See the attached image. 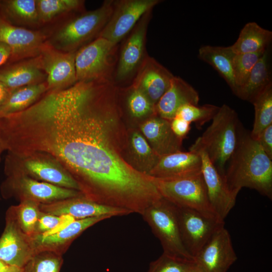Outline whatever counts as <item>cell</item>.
Segmentation results:
<instances>
[{
  "mask_svg": "<svg viewBox=\"0 0 272 272\" xmlns=\"http://www.w3.org/2000/svg\"><path fill=\"white\" fill-rule=\"evenodd\" d=\"M119 95L108 90L49 113L35 148L58 162L87 198L142 215L162 196L154 178L126 160L128 132Z\"/></svg>",
  "mask_w": 272,
  "mask_h": 272,
  "instance_id": "6da1fadb",
  "label": "cell"
},
{
  "mask_svg": "<svg viewBox=\"0 0 272 272\" xmlns=\"http://www.w3.org/2000/svg\"><path fill=\"white\" fill-rule=\"evenodd\" d=\"M224 177L235 196L244 187L272 198V160L242 125L236 148L228 161Z\"/></svg>",
  "mask_w": 272,
  "mask_h": 272,
  "instance_id": "7a4b0ae2",
  "label": "cell"
},
{
  "mask_svg": "<svg viewBox=\"0 0 272 272\" xmlns=\"http://www.w3.org/2000/svg\"><path fill=\"white\" fill-rule=\"evenodd\" d=\"M241 125L237 112L223 104L219 107L210 125L189 147V151L205 152L212 163L224 176L226 165L236 148Z\"/></svg>",
  "mask_w": 272,
  "mask_h": 272,
  "instance_id": "3957f363",
  "label": "cell"
},
{
  "mask_svg": "<svg viewBox=\"0 0 272 272\" xmlns=\"http://www.w3.org/2000/svg\"><path fill=\"white\" fill-rule=\"evenodd\" d=\"M114 2L105 1L98 9L83 12L70 19L46 43L62 52L77 51L92 38L97 37L111 17Z\"/></svg>",
  "mask_w": 272,
  "mask_h": 272,
  "instance_id": "277c9868",
  "label": "cell"
},
{
  "mask_svg": "<svg viewBox=\"0 0 272 272\" xmlns=\"http://www.w3.org/2000/svg\"><path fill=\"white\" fill-rule=\"evenodd\" d=\"M5 172L7 175H23L58 186L77 190L79 186L70 174L56 161L44 154L33 153L5 158Z\"/></svg>",
  "mask_w": 272,
  "mask_h": 272,
  "instance_id": "5b68a950",
  "label": "cell"
},
{
  "mask_svg": "<svg viewBox=\"0 0 272 272\" xmlns=\"http://www.w3.org/2000/svg\"><path fill=\"white\" fill-rule=\"evenodd\" d=\"M142 216L159 239L163 253L176 258L193 261L181 240L175 205L162 198L147 208Z\"/></svg>",
  "mask_w": 272,
  "mask_h": 272,
  "instance_id": "8992f818",
  "label": "cell"
},
{
  "mask_svg": "<svg viewBox=\"0 0 272 272\" xmlns=\"http://www.w3.org/2000/svg\"><path fill=\"white\" fill-rule=\"evenodd\" d=\"M117 45L97 37L79 48L75 56L77 82L112 81Z\"/></svg>",
  "mask_w": 272,
  "mask_h": 272,
  "instance_id": "52a82bcc",
  "label": "cell"
},
{
  "mask_svg": "<svg viewBox=\"0 0 272 272\" xmlns=\"http://www.w3.org/2000/svg\"><path fill=\"white\" fill-rule=\"evenodd\" d=\"M154 179L162 198L175 206L193 209L217 217L210 206L201 173L175 179Z\"/></svg>",
  "mask_w": 272,
  "mask_h": 272,
  "instance_id": "ba28073f",
  "label": "cell"
},
{
  "mask_svg": "<svg viewBox=\"0 0 272 272\" xmlns=\"http://www.w3.org/2000/svg\"><path fill=\"white\" fill-rule=\"evenodd\" d=\"M1 192L5 198L14 196L21 201L31 200L39 203H49L83 195L77 190L18 174L7 175V179L2 184Z\"/></svg>",
  "mask_w": 272,
  "mask_h": 272,
  "instance_id": "9c48e42d",
  "label": "cell"
},
{
  "mask_svg": "<svg viewBox=\"0 0 272 272\" xmlns=\"http://www.w3.org/2000/svg\"><path fill=\"white\" fill-rule=\"evenodd\" d=\"M176 207L183 244L193 259L215 231L224 225V221L193 209Z\"/></svg>",
  "mask_w": 272,
  "mask_h": 272,
  "instance_id": "30bf717a",
  "label": "cell"
},
{
  "mask_svg": "<svg viewBox=\"0 0 272 272\" xmlns=\"http://www.w3.org/2000/svg\"><path fill=\"white\" fill-rule=\"evenodd\" d=\"M160 2V0L114 1L111 17L97 37L118 44L130 32L142 17Z\"/></svg>",
  "mask_w": 272,
  "mask_h": 272,
  "instance_id": "8fae6325",
  "label": "cell"
},
{
  "mask_svg": "<svg viewBox=\"0 0 272 272\" xmlns=\"http://www.w3.org/2000/svg\"><path fill=\"white\" fill-rule=\"evenodd\" d=\"M237 259L224 225L215 231L193 257L194 262L206 272H227Z\"/></svg>",
  "mask_w": 272,
  "mask_h": 272,
  "instance_id": "7c38bea8",
  "label": "cell"
},
{
  "mask_svg": "<svg viewBox=\"0 0 272 272\" xmlns=\"http://www.w3.org/2000/svg\"><path fill=\"white\" fill-rule=\"evenodd\" d=\"M152 12H147L141 17L123 43L115 73L116 81L122 82L133 76L147 55L145 44Z\"/></svg>",
  "mask_w": 272,
  "mask_h": 272,
  "instance_id": "4fadbf2b",
  "label": "cell"
},
{
  "mask_svg": "<svg viewBox=\"0 0 272 272\" xmlns=\"http://www.w3.org/2000/svg\"><path fill=\"white\" fill-rule=\"evenodd\" d=\"M76 53L61 51L45 42L39 57L41 68L46 75L47 91L66 89L77 82Z\"/></svg>",
  "mask_w": 272,
  "mask_h": 272,
  "instance_id": "5bb4252c",
  "label": "cell"
},
{
  "mask_svg": "<svg viewBox=\"0 0 272 272\" xmlns=\"http://www.w3.org/2000/svg\"><path fill=\"white\" fill-rule=\"evenodd\" d=\"M6 226L0 237V259L22 268L36 253L31 237L25 234L8 210Z\"/></svg>",
  "mask_w": 272,
  "mask_h": 272,
  "instance_id": "9a60e30c",
  "label": "cell"
},
{
  "mask_svg": "<svg viewBox=\"0 0 272 272\" xmlns=\"http://www.w3.org/2000/svg\"><path fill=\"white\" fill-rule=\"evenodd\" d=\"M46 39L42 32L16 26L0 15V42L11 48V60L38 56Z\"/></svg>",
  "mask_w": 272,
  "mask_h": 272,
  "instance_id": "2e32d148",
  "label": "cell"
},
{
  "mask_svg": "<svg viewBox=\"0 0 272 272\" xmlns=\"http://www.w3.org/2000/svg\"><path fill=\"white\" fill-rule=\"evenodd\" d=\"M202 161L201 174L210 206L217 217L224 221L234 207L237 197L230 191L225 177L212 163L206 153L197 152Z\"/></svg>",
  "mask_w": 272,
  "mask_h": 272,
  "instance_id": "e0dca14e",
  "label": "cell"
},
{
  "mask_svg": "<svg viewBox=\"0 0 272 272\" xmlns=\"http://www.w3.org/2000/svg\"><path fill=\"white\" fill-rule=\"evenodd\" d=\"M39 208L44 213L57 216L69 215L76 220L102 216H122L132 214L126 210L99 204L83 195L49 203H39Z\"/></svg>",
  "mask_w": 272,
  "mask_h": 272,
  "instance_id": "ac0fdd59",
  "label": "cell"
},
{
  "mask_svg": "<svg viewBox=\"0 0 272 272\" xmlns=\"http://www.w3.org/2000/svg\"><path fill=\"white\" fill-rule=\"evenodd\" d=\"M132 85L140 89L156 105L168 89L174 75L154 58L147 55L137 72Z\"/></svg>",
  "mask_w": 272,
  "mask_h": 272,
  "instance_id": "d6986e66",
  "label": "cell"
},
{
  "mask_svg": "<svg viewBox=\"0 0 272 272\" xmlns=\"http://www.w3.org/2000/svg\"><path fill=\"white\" fill-rule=\"evenodd\" d=\"M201 166L198 153L180 151L161 156L148 175L163 179L182 178L201 173Z\"/></svg>",
  "mask_w": 272,
  "mask_h": 272,
  "instance_id": "ffe728a7",
  "label": "cell"
},
{
  "mask_svg": "<svg viewBox=\"0 0 272 272\" xmlns=\"http://www.w3.org/2000/svg\"><path fill=\"white\" fill-rule=\"evenodd\" d=\"M140 129L159 156L181 151L183 140L174 133L169 120L157 115L152 116L142 122Z\"/></svg>",
  "mask_w": 272,
  "mask_h": 272,
  "instance_id": "44dd1931",
  "label": "cell"
},
{
  "mask_svg": "<svg viewBox=\"0 0 272 272\" xmlns=\"http://www.w3.org/2000/svg\"><path fill=\"white\" fill-rule=\"evenodd\" d=\"M111 218L110 216H102L75 220L56 234L46 237L33 236L31 238L36 253L48 251L62 255L72 242L84 231L99 222Z\"/></svg>",
  "mask_w": 272,
  "mask_h": 272,
  "instance_id": "7402d4cb",
  "label": "cell"
},
{
  "mask_svg": "<svg viewBox=\"0 0 272 272\" xmlns=\"http://www.w3.org/2000/svg\"><path fill=\"white\" fill-rule=\"evenodd\" d=\"M199 101L198 92L189 84L179 77L174 76L170 85L156 105L157 115L170 121L178 109L183 105H197Z\"/></svg>",
  "mask_w": 272,
  "mask_h": 272,
  "instance_id": "603a6c76",
  "label": "cell"
},
{
  "mask_svg": "<svg viewBox=\"0 0 272 272\" xmlns=\"http://www.w3.org/2000/svg\"><path fill=\"white\" fill-rule=\"evenodd\" d=\"M39 55L0 70V82L10 90L46 82Z\"/></svg>",
  "mask_w": 272,
  "mask_h": 272,
  "instance_id": "cb8c5ba5",
  "label": "cell"
},
{
  "mask_svg": "<svg viewBox=\"0 0 272 272\" xmlns=\"http://www.w3.org/2000/svg\"><path fill=\"white\" fill-rule=\"evenodd\" d=\"M126 160L134 169L148 174L159 160V156L151 148L140 131L128 129Z\"/></svg>",
  "mask_w": 272,
  "mask_h": 272,
  "instance_id": "d4e9b609",
  "label": "cell"
},
{
  "mask_svg": "<svg viewBox=\"0 0 272 272\" xmlns=\"http://www.w3.org/2000/svg\"><path fill=\"white\" fill-rule=\"evenodd\" d=\"M230 46H201L198 50L199 59L211 65L226 82L235 95L237 88L235 82L233 59L235 55Z\"/></svg>",
  "mask_w": 272,
  "mask_h": 272,
  "instance_id": "484cf974",
  "label": "cell"
},
{
  "mask_svg": "<svg viewBox=\"0 0 272 272\" xmlns=\"http://www.w3.org/2000/svg\"><path fill=\"white\" fill-rule=\"evenodd\" d=\"M271 40V31L250 22L244 25L230 47L236 54L264 52L268 49Z\"/></svg>",
  "mask_w": 272,
  "mask_h": 272,
  "instance_id": "4316f807",
  "label": "cell"
},
{
  "mask_svg": "<svg viewBox=\"0 0 272 272\" xmlns=\"http://www.w3.org/2000/svg\"><path fill=\"white\" fill-rule=\"evenodd\" d=\"M272 84L269 63V50H266L255 64L247 80L235 95L251 102L269 85Z\"/></svg>",
  "mask_w": 272,
  "mask_h": 272,
  "instance_id": "83f0119b",
  "label": "cell"
},
{
  "mask_svg": "<svg viewBox=\"0 0 272 272\" xmlns=\"http://www.w3.org/2000/svg\"><path fill=\"white\" fill-rule=\"evenodd\" d=\"M47 91L46 82L11 90L0 106V117L22 111L34 104Z\"/></svg>",
  "mask_w": 272,
  "mask_h": 272,
  "instance_id": "f1b7e54d",
  "label": "cell"
},
{
  "mask_svg": "<svg viewBox=\"0 0 272 272\" xmlns=\"http://www.w3.org/2000/svg\"><path fill=\"white\" fill-rule=\"evenodd\" d=\"M3 16L19 24L37 25L38 19L36 0H5L0 1Z\"/></svg>",
  "mask_w": 272,
  "mask_h": 272,
  "instance_id": "f546056e",
  "label": "cell"
},
{
  "mask_svg": "<svg viewBox=\"0 0 272 272\" xmlns=\"http://www.w3.org/2000/svg\"><path fill=\"white\" fill-rule=\"evenodd\" d=\"M254 109L253 128L250 132L253 139L272 124V84L269 85L251 102Z\"/></svg>",
  "mask_w": 272,
  "mask_h": 272,
  "instance_id": "4dcf8cb0",
  "label": "cell"
},
{
  "mask_svg": "<svg viewBox=\"0 0 272 272\" xmlns=\"http://www.w3.org/2000/svg\"><path fill=\"white\" fill-rule=\"evenodd\" d=\"M125 91L126 108L132 117L143 119L157 115L156 105L140 89L131 84Z\"/></svg>",
  "mask_w": 272,
  "mask_h": 272,
  "instance_id": "1f68e13d",
  "label": "cell"
},
{
  "mask_svg": "<svg viewBox=\"0 0 272 272\" xmlns=\"http://www.w3.org/2000/svg\"><path fill=\"white\" fill-rule=\"evenodd\" d=\"M39 203L31 200L21 201L19 205L12 206L9 209L22 232L31 237L35 233L36 226L40 211Z\"/></svg>",
  "mask_w": 272,
  "mask_h": 272,
  "instance_id": "d6a6232c",
  "label": "cell"
},
{
  "mask_svg": "<svg viewBox=\"0 0 272 272\" xmlns=\"http://www.w3.org/2000/svg\"><path fill=\"white\" fill-rule=\"evenodd\" d=\"M84 3L80 0H36L39 22L47 23L62 14L79 10Z\"/></svg>",
  "mask_w": 272,
  "mask_h": 272,
  "instance_id": "836d02e7",
  "label": "cell"
},
{
  "mask_svg": "<svg viewBox=\"0 0 272 272\" xmlns=\"http://www.w3.org/2000/svg\"><path fill=\"white\" fill-rule=\"evenodd\" d=\"M61 254L48 251L36 252L22 268V272H59Z\"/></svg>",
  "mask_w": 272,
  "mask_h": 272,
  "instance_id": "e575fe53",
  "label": "cell"
},
{
  "mask_svg": "<svg viewBox=\"0 0 272 272\" xmlns=\"http://www.w3.org/2000/svg\"><path fill=\"white\" fill-rule=\"evenodd\" d=\"M219 107L206 104L202 106L186 104L180 107L175 116L181 118L190 123L194 122L200 127L212 120L219 110Z\"/></svg>",
  "mask_w": 272,
  "mask_h": 272,
  "instance_id": "d590c367",
  "label": "cell"
},
{
  "mask_svg": "<svg viewBox=\"0 0 272 272\" xmlns=\"http://www.w3.org/2000/svg\"><path fill=\"white\" fill-rule=\"evenodd\" d=\"M265 51L235 54L233 59V70L237 88L236 94L244 84L251 70Z\"/></svg>",
  "mask_w": 272,
  "mask_h": 272,
  "instance_id": "8d00e7d4",
  "label": "cell"
},
{
  "mask_svg": "<svg viewBox=\"0 0 272 272\" xmlns=\"http://www.w3.org/2000/svg\"><path fill=\"white\" fill-rule=\"evenodd\" d=\"M194 261L176 258L163 253L152 261L148 272H188Z\"/></svg>",
  "mask_w": 272,
  "mask_h": 272,
  "instance_id": "74e56055",
  "label": "cell"
},
{
  "mask_svg": "<svg viewBox=\"0 0 272 272\" xmlns=\"http://www.w3.org/2000/svg\"><path fill=\"white\" fill-rule=\"evenodd\" d=\"M59 219V216L44 213L40 211L33 236L41 235L51 230L57 225Z\"/></svg>",
  "mask_w": 272,
  "mask_h": 272,
  "instance_id": "f35d334b",
  "label": "cell"
},
{
  "mask_svg": "<svg viewBox=\"0 0 272 272\" xmlns=\"http://www.w3.org/2000/svg\"><path fill=\"white\" fill-rule=\"evenodd\" d=\"M255 139L266 154L272 160V124L264 129Z\"/></svg>",
  "mask_w": 272,
  "mask_h": 272,
  "instance_id": "ab89813d",
  "label": "cell"
},
{
  "mask_svg": "<svg viewBox=\"0 0 272 272\" xmlns=\"http://www.w3.org/2000/svg\"><path fill=\"white\" fill-rule=\"evenodd\" d=\"M170 122L174 133L182 140L185 138L190 129L191 123L177 116H175Z\"/></svg>",
  "mask_w": 272,
  "mask_h": 272,
  "instance_id": "60d3db41",
  "label": "cell"
},
{
  "mask_svg": "<svg viewBox=\"0 0 272 272\" xmlns=\"http://www.w3.org/2000/svg\"><path fill=\"white\" fill-rule=\"evenodd\" d=\"M60 219L57 225L51 230L39 235L41 237H46L51 235L56 234L66 227L76 219L69 215H63L59 216Z\"/></svg>",
  "mask_w": 272,
  "mask_h": 272,
  "instance_id": "b9f144b4",
  "label": "cell"
},
{
  "mask_svg": "<svg viewBox=\"0 0 272 272\" xmlns=\"http://www.w3.org/2000/svg\"><path fill=\"white\" fill-rule=\"evenodd\" d=\"M12 51L6 44L0 42V66L11 58Z\"/></svg>",
  "mask_w": 272,
  "mask_h": 272,
  "instance_id": "7bdbcfd3",
  "label": "cell"
},
{
  "mask_svg": "<svg viewBox=\"0 0 272 272\" xmlns=\"http://www.w3.org/2000/svg\"><path fill=\"white\" fill-rule=\"evenodd\" d=\"M10 91V89L0 82V106L5 101Z\"/></svg>",
  "mask_w": 272,
  "mask_h": 272,
  "instance_id": "ee69618b",
  "label": "cell"
},
{
  "mask_svg": "<svg viewBox=\"0 0 272 272\" xmlns=\"http://www.w3.org/2000/svg\"><path fill=\"white\" fill-rule=\"evenodd\" d=\"M188 272H206L194 262Z\"/></svg>",
  "mask_w": 272,
  "mask_h": 272,
  "instance_id": "f6af8a7d",
  "label": "cell"
},
{
  "mask_svg": "<svg viewBox=\"0 0 272 272\" xmlns=\"http://www.w3.org/2000/svg\"><path fill=\"white\" fill-rule=\"evenodd\" d=\"M22 268L16 266H10L7 269L2 272H21Z\"/></svg>",
  "mask_w": 272,
  "mask_h": 272,
  "instance_id": "bcb514c9",
  "label": "cell"
},
{
  "mask_svg": "<svg viewBox=\"0 0 272 272\" xmlns=\"http://www.w3.org/2000/svg\"><path fill=\"white\" fill-rule=\"evenodd\" d=\"M10 265H8L2 260L0 259V272H2L7 269Z\"/></svg>",
  "mask_w": 272,
  "mask_h": 272,
  "instance_id": "7dc6e473",
  "label": "cell"
},
{
  "mask_svg": "<svg viewBox=\"0 0 272 272\" xmlns=\"http://www.w3.org/2000/svg\"><path fill=\"white\" fill-rule=\"evenodd\" d=\"M4 149L3 148L1 141H0V160H1V156L3 152L4 151Z\"/></svg>",
  "mask_w": 272,
  "mask_h": 272,
  "instance_id": "c3c4849f",
  "label": "cell"
},
{
  "mask_svg": "<svg viewBox=\"0 0 272 272\" xmlns=\"http://www.w3.org/2000/svg\"><path fill=\"white\" fill-rule=\"evenodd\" d=\"M21 272H22V270H21Z\"/></svg>",
  "mask_w": 272,
  "mask_h": 272,
  "instance_id": "681fc988",
  "label": "cell"
}]
</instances>
